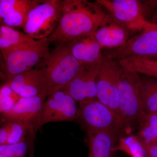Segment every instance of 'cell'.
<instances>
[{"label": "cell", "mask_w": 157, "mask_h": 157, "mask_svg": "<svg viewBox=\"0 0 157 157\" xmlns=\"http://www.w3.org/2000/svg\"><path fill=\"white\" fill-rule=\"evenodd\" d=\"M62 16L57 27L47 39L55 48L67 44L76 38L94 33L111 22L114 18L104 12L96 1H62Z\"/></svg>", "instance_id": "1"}, {"label": "cell", "mask_w": 157, "mask_h": 157, "mask_svg": "<svg viewBox=\"0 0 157 157\" xmlns=\"http://www.w3.org/2000/svg\"><path fill=\"white\" fill-rule=\"evenodd\" d=\"M81 66L71 53L69 43L50 51L35 68L43 75L48 97L66 86L76 76Z\"/></svg>", "instance_id": "2"}, {"label": "cell", "mask_w": 157, "mask_h": 157, "mask_svg": "<svg viewBox=\"0 0 157 157\" xmlns=\"http://www.w3.org/2000/svg\"><path fill=\"white\" fill-rule=\"evenodd\" d=\"M50 51L47 39L1 49L6 82L20 73L34 69Z\"/></svg>", "instance_id": "3"}, {"label": "cell", "mask_w": 157, "mask_h": 157, "mask_svg": "<svg viewBox=\"0 0 157 157\" xmlns=\"http://www.w3.org/2000/svg\"><path fill=\"white\" fill-rule=\"evenodd\" d=\"M62 13V1L36 0L22 29L34 40L47 39L57 27Z\"/></svg>", "instance_id": "4"}, {"label": "cell", "mask_w": 157, "mask_h": 157, "mask_svg": "<svg viewBox=\"0 0 157 157\" xmlns=\"http://www.w3.org/2000/svg\"><path fill=\"white\" fill-rule=\"evenodd\" d=\"M121 115L127 126L140 120L142 109L140 76L121 66L118 84Z\"/></svg>", "instance_id": "5"}, {"label": "cell", "mask_w": 157, "mask_h": 157, "mask_svg": "<svg viewBox=\"0 0 157 157\" xmlns=\"http://www.w3.org/2000/svg\"><path fill=\"white\" fill-rule=\"evenodd\" d=\"M121 69L118 62L103 55L96 80L98 101L121 116L118 84Z\"/></svg>", "instance_id": "6"}, {"label": "cell", "mask_w": 157, "mask_h": 157, "mask_svg": "<svg viewBox=\"0 0 157 157\" xmlns=\"http://www.w3.org/2000/svg\"><path fill=\"white\" fill-rule=\"evenodd\" d=\"M78 119L87 132H116L127 126L123 119L98 100L79 104Z\"/></svg>", "instance_id": "7"}, {"label": "cell", "mask_w": 157, "mask_h": 157, "mask_svg": "<svg viewBox=\"0 0 157 157\" xmlns=\"http://www.w3.org/2000/svg\"><path fill=\"white\" fill-rule=\"evenodd\" d=\"M107 56L117 62L132 57L157 60V24L151 23L140 34L120 47L110 49Z\"/></svg>", "instance_id": "8"}, {"label": "cell", "mask_w": 157, "mask_h": 157, "mask_svg": "<svg viewBox=\"0 0 157 157\" xmlns=\"http://www.w3.org/2000/svg\"><path fill=\"white\" fill-rule=\"evenodd\" d=\"M76 102L63 89L52 94L43 104L36 130L48 123L78 120L79 109Z\"/></svg>", "instance_id": "9"}, {"label": "cell", "mask_w": 157, "mask_h": 157, "mask_svg": "<svg viewBox=\"0 0 157 157\" xmlns=\"http://www.w3.org/2000/svg\"><path fill=\"white\" fill-rule=\"evenodd\" d=\"M114 19L129 30L143 31L150 24L144 16L141 2L137 0H97Z\"/></svg>", "instance_id": "10"}, {"label": "cell", "mask_w": 157, "mask_h": 157, "mask_svg": "<svg viewBox=\"0 0 157 157\" xmlns=\"http://www.w3.org/2000/svg\"><path fill=\"white\" fill-rule=\"evenodd\" d=\"M101 62L81 65L76 76L63 88L79 104L98 100L96 80Z\"/></svg>", "instance_id": "11"}, {"label": "cell", "mask_w": 157, "mask_h": 157, "mask_svg": "<svg viewBox=\"0 0 157 157\" xmlns=\"http://www.w3.org/2000/svg\"><path fill=\"white\" fill-rule=\"evenodd\" d=\"M46 97L21 98L8 112L1 113V122H20L31 125L36 130L37 123Z\"/></svg>", "instance_id": "12"}, {"label": "cell", "mask_w": 157, "mask_h": 157, "mask_svg": "<svg viewBox=\"0 0 157 157\" xmlns=\"http://www.w3.org/2000/svg\"><path fill=\"white\" fill-rule=\"evenodd\" d=\"M8 82L21 98L44 96L47 97L44 77L36 68L14 76Z\"/></svg>", "instance_id": "13"}, {"label": "cell", "mask_w": 157, "mask_h": 157, "mask_svg": "<svg viewBox=\"0 0 157 157\" xmlns=\"http://www.w3.org/2000/svg\"><path fill=\"white\" fill-rule=\"evenodd\" d=\"M35 0H1L0 21L2 25L21 28L28 14L36 3Z\"/></svg>", "instance_id": "14"}, {"label": "cell", "mask_w": 157, "mask_h": 157, "mask_svg": "<svg viewBox=\"0 0 157 157\" xmlns=\"http://www.w3.org/2000/svg\"><path fill=\"white\" fill-rule=\"evenodd\" d=\"M69 43L71 53L80 64H94L101 62L102 48L94 33L82 35Z\"/></svg>", "instance_id": "15"}, {"label": "cell", "mask_w": 157, "mask_h": 157, "mask_svg": "<svg viewBox=\"0 0 157 157\" xmlns=\"http://www.w3.org/2000/svg\"><path fill=\"white\" fill-rule=\"evenodd\" d=\"M129 30L115 19L94 32L96 41L103 48L120 47L129 39Z\"/></svg>", "instance_id": "16"}, {"label": "cell", "mask_w": 157, "mask_h": 157, "mask_svg": "<svg viewBox=\"0 0 157 157\" xmlns=\"http://www.w3.org/2000/svg\"><path fill=\"white\" fill-rule=\"evenodd\" d=\"M116 132H87L88 157H112L116 143Z\"/></svg>", "instance_id": "17"}, {"label": "cell", "mask_w": 157, "mask_h": 157, "mask_svg": "<svg viewBox=\"0 0 157 157\" xmlns=\"http://www.w3.org/2000/svg\"><path fill=\"white\" fill-rule=\"evenodd\" d=\"M144 113H157V78L140 77Z\"/></svg>", "instance_id": "18"}, {"label": "cell", "mask_w": 157, "mask_h": 157, "mask_svg": "<svg viewBox=\"0 0 157 157\" xmlns=\"http://www.w3.org/2000/svg\"><path fill=\"white\" fill-rule=\"evenodd\" d=\"M139 122V140L146 144L157 143V113H145Z\"/></svg>", "instance_id": "19"}, {"label": "cell", "mask_w": 157, "mask_h": 157, "mask_svg": "<svg viewBox=\"0 0 157 157\" xmlns=\"http://www.w3.org/2000/svg\"><path fill=\"white\" fill-rule=\"evenodd\" d=\"M27 35L8 26H0V49L10 48L33 42Z\"/></svg>", "instance_id": "20"}, {"label": "cell", "mask_w": 157, "mask_h": 157, "mask_svg": "<svg viewBox=\"0 0 157 157\" xmlns=\"http://www.w3.org/2000/svg\"><path fill=\"white\" fill-rule=\"evenodd\" d=\"M10 123L11 129L7 144L25 141L26 140L30 131L32 130L36 131L35 128L29 124L20 122Z\"/></svg>", "instance_id": "21"}, {"label": "cell", "mask_w": 157, "mask_h": 157, "mask_svg": "<svg viewBox=\"0 0 157 157\" xmlns=\"http://www.w3.org/2000/svg\"><path fill=\"white\" fill-rule=\"evenodd\" d=\"M21 98L11 89L9 83L6 82L0 90L1 113L10 110Z\"/></svg>", "instance_id": "22"}, {"label": "cell", "mask_w": 157, "mask_h": 157, "mask_svg": "<svg viewBox=\"0 0 157 157\" xmlns=\"http://www.w3.org/2000/svg\"><path fill=\"white\" fill-rule=\"evenodd\" d=\"M29 147L28 135L26 140L22 142L0 145V154L9 157H25Z\"/></svg>", "instance_id": "23"}, {"label": "cell", "mask_w": 157, "mask_h": 157, "mask_svg": "<svg viewBox=\"0 0 157 157\" xmlns=\"http://www.w3.org/2000/svg\"><path fill=\"white\" fill-rule=\"evenodd\" d=\"M118 149L125 152L131 157H143L146 156L137 137L121 139Z\"/></svg>", "instance_id": "24"}, {"label": "cell", "mask_w": 157, "mask_h": 157, "mask_svg": "<svg viewBox=\"0 0 157 157\" xmlns=\"http://www.w3.org/2000/svg\"><path fill=\"white\" fill-rule=\"evenodd\" d=\"M11 124L4 123L0 129V145H6L8 143L10 135Z\"/></svg>", "instance_id": "25"}, {"label": "cell", "mask_w": 157, "mask_h": 157, "mask_svg": "<svg viewBox=\"0 0 157 157\" xmlns=\"http://www.w3.org/2000/svg\"><path fill=\"white\" fill-rule=\"evenodd\" d=\"M139 140L147 156L157 157V143L146 144L142 142L140 140Z\"/></svg>", "instance_id": "26"}, {"label": "cell", "mask_w": 157, "mask_h": 157, "mask_svg": "<svg viewBox=\"0 0 157 157\" xmlns=\"http://www.w3.org/2000/svg\"><path fill=\"white\" fill-rule=\"evenodd\" d=\"M36 132H31L29 135L30 140V147L29 149V157H35V140Z\"/></svg>", "instance_id": "27"}, {"label": "cell", "mask_w": 157, "mask_h": 157, "mask_svg": "<svg viewBox=\"0 0 157 157\" xmlns=\"http://www.w3.org/2000/svg\"><path fill=\"white\" fill-rule=\"evenodd\" d=\"M151 74L153 77L157 78V61L153 63L151 67Z\"/></svg>", "instance_id": "28"}, {"label": "cell", "mask_w": 157, "mask_h": 157, "mask_svg": "<svg viewBox=\"0 0 157 157\" xmlns=\"http://www.w3.org/2000/svg\"><path fill=\"white\" fill-rule=\"evenodd\" d=\"M0 157H9L7 156L4 155L0 154Z\"/></svg>", "instance_id": "29"}, {"label": "cell", "mask_w": 157, "mask_h": 157, "mask_svg": "<svg viewBox=\"0 0 157 157\" xmlns=\"http://www.w3.org/2000/svg\"><path fill=\"white\" fill-rule=\"evenodd\" d=\"M143 157H149L148 156H145Z\"/></svg>", "instance_id": "30"}]
</instances>
